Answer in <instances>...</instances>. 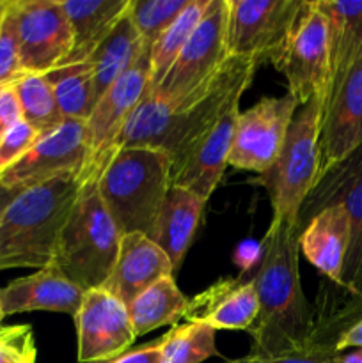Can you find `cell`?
Returning a JSON list of instances; mask_svg holds the SVG:
<instances>
[{"label": "cell", "instance_id": "6da1fadb", "mask_svg": "<svg viewBox=\"0 0 362 363\" xmlns=\"http://www.w3.org/2000/svg\"><path fill=\"white\" fill-rule=\"evenodd\" d=\"M252 60L229 57L201 99L172 116L162 151L170 156L172 186H183L208 201L229 162L240 99L254 80Z\"/></svg>", "mask_w": 362, "mask_h": 363}, {"label": "cell", "instance_id": "7a4b0ae2", "mask_svg": "<svg viewBox=\"0 0 362 363\" xmlns=\"http://www.w3.org/2000/svg\"><path fill=\"white\" fill-rule=\"evenodd\" d=\"M263 254L252 282L258 294V318L248 328L251 354L275 357L318 344L314 321L302 289L298 222L272 220L261 240Z\"/></svg>", "mask_w": 362, "mask_h": 363}, {"label": "cell", "instance_id": "3957f363", "mask_svg": "<svg viewBox=\"0 0 362 363\" xmlns=\"http://www.w3.org/2000/svg\"><path fill=\"white\" fill-rule=\"evenodd\" d=\"M80 190L78 174H62L16 195L0 218V272L52 262Z\"/></svg>", "mask_w": 362, "mask_h": 363}, {"label": "cell", "instance_id": "277c9868", "mask_svg": "<svg viewBox=\"0 0 362 363\" xmlns=\"http://www.w3.org/2000/svg\"><path fill=\"white\" fill-rule=\"evenodd\" d=\"M170 170V156L162 149L123 147L112 156L96 188L121 236H149L172 186Z\"/></svg>", "mask_w": 362, "mask_h": 363}, {"label": "cell", "instance_id": "5b68a950", "mask_svg": "<svg viewBox=\"0 0 362 363\" xmlns=\"http://www.w3.org/2000/svg\"><path fill=\"white\" fill-rule=\"evenodd\" d=\"M121 234L96 184L80 190L57 240L52 261L82 291L103 287L117 261Z\"/></svg>", "mask_w": 362, "mask_h": 363}, {"label": "cell", "instance_id": "8992f818", "mask_svg": "<svg viewBox=\"0 0 362 363\" xmlns=\"http://www.w3.org/2000/svg\"><path fill=\"white\" fill-rule=\"evenodd\" d=\"M325 98H312L295 112L275 163L252 183L261 184L272 204V220L297 222L302 204L319 176V131Z\"/></svg>", "mask_w": 362, "mask_h": 363}, {"label": "cell", "instance_id": "52a82bcc", "mask_svg": "<svg viewBox=\"0 0 362 363\" xmlns=\"http://www.w3.org/2000/svg\"><path fill=\"white\" fill-rule=\"evenodd\" d=\"M227 59V0H213L199 27L153 91L174 113L183 112L204 96Z\"/></svg>", "mask_w": 362, "mask_h": 363}, {"label": "cell", "instance_id": "ba28073f", "mask_svg": "<svg viewBox=\"0 0 362 363\" xmlns=\"http://www.w3.org/2000/svg\"><path fill=\"white\" fill-rule=\"evenodd\" d=\"M151 50L142 46V52L133 66L99 98L91 117L85 121V145L87 158L78 174L82 188L98 184L99 176L116 155L117 140L128 119L137 108L151 84Z\"/></svg>", "mask_w": 362, "mask_h": 363}, {"label": "cell", "instance_id": "9c48e42d", "mask_svg": "<svg viewBox=\"0 0 362 363\" xmlns=\"http://www.w3.org/2000/svg\"><path fill=\"white\" fill-rule=\"evenodd\" d=\"M287 84L298 106L327 98L330 82L329 23L318 0H305L286 43L272 64Z\"/></svg>", "mask_w": 362, "mask_h": 363}, {"label": "cell", "instance_id": "30bf717a", "mask_svg": "<svg viewBox=\"0 0 362 363\" xmlns=\"http://www.w3.org/2000/svg\"><path fill=\"white\" fill-rule=\"evenodd\" d=\"M305 0H227V53L273 64Z\"/></svg>", "mask_w": 362, "mask_h": 363}, {"label": "cell", "instance_id": "8fae6325", "mask_svg": "<svg viewBox=\"0 0 362 363\" xmlns=\"http://www.w3.org/2000/svg\"><path fill=\"white\" fill-rule=\"evenodd\" d=\"M297 108L298 101L286 92L280 98H261L240 112L227 165L258 176L265 174L279 156Z\"/></svg>", "mask_w": 362, "mask_h": 363}, {"label": "cell", "instance_id": "7c38bea8", "mask_svg": "<svg viewBox=\"0 0 362 363\" xmlns=\"http://www.w3.org/2000/svg\"><path fill=\"white\" fill-rule=\"evenodd\" d=\"M330 204L343 206L350 218V247L343 269V287H362V147L322 176L298 213V227L318 209Z\"/></svg>", "mask_w": 362, "mask_h": 363}, {"label": "cell", "instance_id": "4fadbf2b", "mask_svg": "<svg viewBox=\"0 0 362 363\" xmlns=\"http://www.w3.org/2000/svg\"><path fill=\"white\" fill-rule=\"evenodd\" d=\"M16 23L25 74H46L62 66L73 48L62 0H16Z\"/></svg>", "mask_w": 362, "mask_h": 363}, {"label": "cell", "instance_id": "5bb4252c", "mask_svg": "<svg viewBox=\"0 0 362 363\" xmlns=\"http://www.w3.org/2000/svg\"><path fill=\"white\" fill-rule=\"evenodd\" d=\"M87 158L85 123L64 121L39 140L18 162L0 172V183L23 191L62 174H80Z\"/></svg>", "mask_w": 362, "mask_h": 363}, {"label": "cell", "instance_id": "9a60e30c", "mask_svg": "<svg viewBox=\"0 0 362 363\" xmlns=\"http://www.w3.org/2000/svg\"><path fill=\"white\" fill-rule=\"evenodd\" d=\"M73 319L80 363L117 360L137 339L128 307L103 287L85 291Z\"/></svg>", "mask_w": 362, "mask_h": 363}, {"label": "cell", "instance_id": "2e32d148", "mask_svg": "<svg viewBox=\"0 0 362 363\" xmlns=\"http://www.w3.org/2000/svg\"><path fill=\"white\" fill-rule=\"evenodd\" d=\"M358 147H362V52L343 80L327 92L319 131L318 179Z\"/></svg>", "mask_w": 362, "mask_h": 363}, {"label": "cell", "instance_id": "e0dca14e", "mask_svg": "<svg viewBox=\"0 0 362 363\" xmlns=\"http://www.w3.org/2000/svg\"><path fill=\"white\" fill-rule=\"evenodd\" d=\"M241 273L233 279H222L188 300L185 319L201 323L216 330L248 332L258 318L259 303L252 277Z\"/></svg>", "mask_w": 362, "mask_h": 363}, {"label": "cell", "instance_id": "ac0fdd59", "mask_svg": "<svg viewBox=\"0 0 362 363\" xmlns=\"http://www.w3.org/2000/svg\"><path fill=\"white\" fill-rule=\"evenodd\" d=\"M84 298V291L71 282L55 262L43 266L28 277L13 280L0 289L4 318L23 312H59L73 318Z\"/></svg>", "mask_w": 362, "mask_h": 363}, {"label": "cell", "instance_id": "d6986e66", "mask_svg": "<svg viewBox=\"0 0 362 363\" xmlns=\"http://www.w3.org/2000/svg\"><path fill=\"white\" fill-rule=\"evenodd\" d=\"M174 275L172 262L158 245L146 234L130 233L121 238L117 261L103 289L128 305L155 282Z\"/></svg>", "mask_w": 362, "mask_h": 363}, {"label": "cell", "instance_id": "ffe728a7", "mask_svg": "<svg viewBox=\"0 0 362 363\" xmlns=\"http://www.w3.org/2000/svg\"><path fill=\"white\" fill-rule=\"evenodd\" d=\"M348 247L350 218L343 206H325L300 227L302 254L319 273L341 287Z\"/></svg>", "mask_w": 362, "mask_h": 363}, {"label": "cell", "instance_id": "44dd1931", "mask_svg": "<svg viewBox=\"0 0 362 363\" xmlns=\"http://www.w3.org/2000/svg\"><path fill=\"white\" fill-rule=\"evenodd\" d=\"M204 199L183 186H170L163 201L160 215L149 233V240L158 245L169 261L174 273L180 272L188 248L201 225L206 206Z\"/></svg>", "mask_w": 362, "mask_h": 363}, {"label": "cell", "instance_id": "7402d4cb", "mask_svg": "<svg viewBox=\"0 0 362 363\" xmlns=\"http://www.w3.org/2000/svg\"><path fill=\"white\" fill-rule=\"evenodd\" d=\"M131 0H62L73 30V48L62 66L87 62L117 21L128 13Z\"/></svg>", "mask_w": 362, "mask_h": 363}, {"label": "cell", "instance_id": "603a6c76", "mask_svg": "<svg viewBox=\"0 0 362 363\" xmlns=\"http://www.w3.org/2000/svg\"><path fill=\"white\" fill-rule=\"evenodd\" d=\"M318 4L329 23L330 91L343 80L362 52V2L318 0Z\"/></svg>", "mask_w": 362, "mask_h": 363}, {"label": "cell", "instance_id": "cb8c5ba5", "mask_svg": "<svg viewBox=\"0 0 362 363\" xmlns=\"http://www.w3.org/2000/svg\"><path fill=\"white\" fill-rule=\"evenodd\" d=\"M141 52V38L126 13L87 60L92 69L96 101H99V98L133 66Z\"/></svg>", "mask_w": 362, "mask_h": 363}, {"label": "cell", "instance_id": "d4e9b609", "mask_svg": "<svg viewBox=\"0 0 362 363\" xmlns=\"http://www.w3.org/2000/svg\"><path fill=\"white\" fill-rule=\"evenodd\" d=\"M126 307L135 335L142 337L162 326H176L180 319H185L188 298L181 293L174 277H165L138 294Z\"/></svg>", "mask_w": 362, "mask_h": 363}, {"label": "cell", "instance_id": "484cf974", "mask_svg": "<svg viewBox=\"0 0 362 363\" xmlns=\"http://www.w3.org/2000/svg\"><path fill=\"white\" fill-rule=\"evenodd\" d=\"M46 82L52 85L53 96L59 105L64 121H85L91 117L96 106L94 80L89 62L60 66L45 74Z\"/></svg>", "mask_w": 362, "mask_h": 363}, {"label": "cell", "instance_id": "4316f807", "mask_svg": "<svg viewBox=\"0 0 362 363\" xmlns=\"http://www.w3.org/2000/svg\"><path fill=\"white\" fill-rule=\"evenodd\" d=\"M172 116L170 106L162 101L151 87L128 119L117 140L116 152L123 147L162 149L169 137Z\"/></svg>", "mask_w": 362, "mask_h": 363}, {"label": "cell", "instance_id": "83f0119b", "mask_svg": "<svg viewBox=\"0 0 362 363\" xmlns=\"http://www.w3.org/2000/svg\"><path fill=\"white\" fill-rule=\"evenodd\" d=\"M213 0H188L185 9L177 14L176 20L169 25L165 32L158 38V41L153 45L151 55V84L153 89L163 80L169 67L180 55L183 46L199 27V23L204 18L206 11L209 9Z\"/></svg>", "mask_w": 362, "mask_h": 363}, {"label": "cell", "instance_id": "f1b7e54d", "mask_svg": "<svg viewBox=\"0 0 362 363\" xmlns=\"http://www.w3.org/2000/svg\"><path fill=\"white\" fill-rule=\"evenodd\" d=\"M14 91L20 103L21 119L41 137L64 123L52 85L46 82L45 74H23L14 82Z\"/></svg>", "mask_w": 362, "mask_h": 363}, {"label": "cell", "instance_id": "f546056e", "mask_svg": "<svg viewBox=\"0 0 362 363\" xmlns=\"http://www.w3.org/2000/svg\"><path fill=\"white\" fill-rule=\"evenodd\" d=\"M215 330L201 323H185L169 330L162 340V363H202L219 357Z\"/></svg>", "mask_w": 362, "mask_h": 363}, {"label": "cell", "instance_id": "4dcf8cb0", "mask_svg": "<svg viewBox=\"0 0 362 363\" xmlns=\"http://www.w3.org/2000/svg\"><path fill=\"white\" fill-rule=\"evenodd\" d=\"M188 0H131L130 14L142 46L151 50L160 35L185 9Z\"/></svg>", "mask_w": 362, "mask_h": 363}, {"label": "cell", "instance_id": "1f68e13d", "mask_svg": "<svg viewBox=\"0 0 362 363\" xmlns=\"http://www.w3.org/2000/svg\"><path fill=\"white\" fill-rule=\"evenodd\" d=\"M23 74L18 41L16 0H9L0 18V87L14 84Z\"/></svg>", "mask_w": 362, "mask_h": 363}, {"label": "cell", "instance_id": "d6a6232c", "mask_svg": "<svg viewBox=\"0 0 362 363\" xmlns=\"http://www.w3.org/2000/svg\"><path fill=\"white\" fill-rule=\"evenodd\" d=\"M34 332L28 325L0 326V363H35Z\"/></svg>", "mask_w": 362, "mask_h": 363}, {"label": "cell", "instance_id": "836d02e7", "mask_svg": "<svg viewBox=\"0 0 362 363\" xmlns=\"http://www.w3.org/2000/svg\"><path fill=\"white\" fill-rule=\"evenodd\" d=\"M41 135L25 123L23 119L18 121L13 128L6 133V137L0 140V172L13 165L14 162L21 158L35 142L39 140Z\"/></svg>", "mask_w": 362, "mask_h": 363}, {"label": "cell", "instance_id": "e575fe53", "mask_svg": "<svg viewBox=\"0 0 362 363\" xmlns=\"http://www.w3.org/2000/svg\"><path fill=\"white\" fill-rule=\"evenodd\" d=\"M336 347L318 342L314 346L293 353L275 354V357H263V354H251L238 358V360H227L224 363H336Z\"/></svg>", "mask_w": 362, "mask_h": 363}, {"label": "cell", "instance_id": "d590c367", "mask_svg": "<svg viewBox=\"0 0 362 363\" xmlns=\"http://www.w3.org/2000/svg\"><path fill=\"white\" fill-rule=\"evenodd\" d=\"M20 119L21 110L16 91H14V84L4 85V87H0V140Z\"/></svg>", "mask_w": 362, "mask_h": 363}, {"label": "cell", "instance_id": "8d00e7d4", "mask_svg": "<svg viewBox=\"0 0 362 363\" xmlns=\"http://www.w3.org/2000/svg\"><path fill=\"white\" fill-rule=\"evenodd\" d=\"M263 245L261 241L256 240H245L234 250V264L241 269V273H251V269L258 268L259 261H261Z\"/></svg>", "mask_w": 362, "mask_h": 363}, {"label": "cell", "instance_id": "74e56055", "mask_svg": "<svg viewBox=\"0 0 362 363\" xmlns=\"http://www.w3.org/2000/svg\"><path fill=\"white\" fill-rule=\"evenodd\" d=\"M112 363H162V340H155L141 346L138 350L128 351Z\"/></svg>", "mask_w": 362, "mask_h": 363}, {"label": "cell", "instance_id": "f35d334b", "mask_svg": "<svg viewBox=\"0 0 362 363\" xmlns=\"http://www.w3.org/2000/svg\"><path fill=\"white\" fill-rule=\"evenodd\" d=\"M362 347V319L348 326L344 332H341L336 339V353H343L346 350Z\"/></svg>", "mask_w": 362, "mask_h": 363}, {"label": "cell", "instance_id": "ab89813d", "mask_svg": "<svg viewBox=\"0 0 362 363\" xmlns=\"http://www.w3.org/2000/svg\"><path fill=\"white\" fill-rule=\"evenodd\" d=\"M20 194L18 190H11V188L4 186L2 183H0V218L4 216V213H6V209L9 208L11 202L16 199V195Z\"/></svg>", "mask_w": 362, "mask_h": 363}, {"label": "cell", "instance_id": "60d3db41", "mask_svg": "<svg viewBox=\"0 0 362 363\" xmlns=\"http://www.w3.org/2000/svg\"><path fill=\"white\" fill-rule=\"evenodd\" d=\"M336 363H362V347H355L350 353H337L336 354Z\"/></svg>", "mask_w": 362, "mask_h": 363}, {"label": "cell", "instance_id": "b9f144b4", "mask_svg": "<svg viewBox=\"0 0 362 363\" xmlns=\"http://www.w3.org/2000/svg\"><path fill=\"white\" fill-rule=\"evenodd\" d=\"M7 4H9V2H0V18H2V14H4V11H6V7H7Z\"/></svg>", "mask_w": 362, "mask_h": 363}, {"label": "cell", "instance_id": "7bdbcfd3", "mask_svg": "<svg viewBox=\"0 0 362 363\" xmlns=\"http://www.w3.org/2000/svg\"><path fill=\"white\" fill-rule=\"evenodd\" d=\"M4 319V311H2V301H0V321Z\"/></svg>", "mask_w": 362, "mask_h": 363}, {"label": "cell", "instance_id": "ee69618b", "mask_svg": "<svg viewBox=\"0 0 362 363\" xmlns=\"http://www.w3.org/2000/svg\"><path fill=\"white\" fill-rule=\"evenodd\" d=\"M114 360H102V362H89V363H112Z\"/></svg>", "mask_w": 362, "mask_h": 363}]
</instances>
